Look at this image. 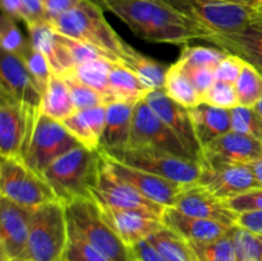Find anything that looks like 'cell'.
Segmentation results:
<instances>
[{
    "label": "cell",
    "instance_id": "obj_1",
    "mask_svg": "<svg viewBox=\"0 0 262 261\" xmlns=\"http://www.w3.org/2000/svg\"><path fill=\"white\" fill-rule=\"evenodd\" d=\"M105 10L117 15L137 37L148 42L184 48L191 41H206L210 36L164 0H107Z\"/></svg>",
    "mask_w": 262,
    "mask_h": 261
},
{
    "label": "cell",
    "instance_id": "obj_2",
    "mask_svg": "<svg viewBox=\"0 0 262 261\" xmlns=\"http://www.w3.org/2000/svg\"><path fill=\"white\" fill-rule=\"evenodd\" d=\"M101 164L100 150H90L81 145L54 161L42 177L56 200L66 205L73 200L92 197L91 191L97 183Z\"/></svg>",
    "mask_w": 262,
    "mask_h": 261
},
{
    "label": "cell",
    "instance_id": "obj_3",
    "mask_svg": "<svg viewBox=\"0 0 262 261\" xmlns=\"http://www.w3.org/2000/svg\"><path fill=\"white\" fill-rule=\"evenodd\" d=\"M105 10L89 0H82L69 12L51 20L58 32L99 50L114 63H122L123 42L104 15Z\"/></svg>",
    "mask_w": 262,
    "mask_h": 261
},
{
    "label": "cell",
    "instance_id": "obj_4",
    "mask_svg": "<svg viewBox=\"0 0 262 261\" xmlns=\"http://www.w3.org/2000/svg\"><path fill=\"white\" fill-rule=\"evenodd\" d=\"M69 241L68 217L63 202L35 207L23 261H66Z\"/></svg>",
    "mask_w": 262,
    "mask_h": 261
},
{
    "label": "cell",
    "instance_id": "obj_5",
    "mask_svg": "<svg viewBox=\"0 0 262 261\" xmlns=\"http://www.w3.org/2000/svg\"><path fill=\"white\" fill-rule=\"evenodd\" d=\"M66 210L69 224L110 261H136L132 248L107 224L94 197L73 200Z\"/></svg>",
    "mask_w": 262,
    "mask_h": 261
},
{
    "label": "cell",
    "instance_id": "obj_6",
    "mask_svg": "<svg viewBox=\"0 0 262 261\" xmlns=\"http://www.w3.org/2000/svg\"><path fill=\"white\" fill-rule=\"evenodd\" d=\"M100 153L128 166L148 171L181 184L196 183L201 176V161L182 158L156 148L128 146L119 151H113V153L100 151Z\"/></svg>",
    "mask_w": 262,
    "mask_h": 261
},
{
    "label": "cell",
    "instance_id": "obj_7",
    "mask_svg": "<svg viewBox=\"0 0 262 261\" xmlns=\"http://www.w3.org/2000/svg\"><path fill=\"white\" fill-rule=\"evenodd\" d=\"M199 27L212 33L239 31L252 25L253 8L222 0H164Z\"/></svg>",
    "mask_w": 262,
    "mask_h": 261
},
{
    "label": "cell",
    "instance_id": "obj_8",
    "mask_svg": "<svg viewBox=\"0 0 262 261\" xmlns=\"http://www.w3.org/2000/svg\"><path fill=\"white\" fill-rule=\"evenodd\" d=\"M78 146H81V142L64 127L63 123L41 112L22 159L33 171L42 176L54 161Z\"/></svg>",
    "mask_w": 262,
    "mask_h": 261
},
{
    "label": "cell",
    "instance_id": "obj_9",
    "mask_svg": "<svg viewBox=\"0 0 262 261\" xmlns=\"http://www.w3.org/2000/svg\"><path fill=\"white\" fill-rule=\"evenodd\" d=\"M0 196L27 207H37L56 200L43 177L33 171L20 158H2Z\"/></svg>",
    "mask_w": 262,
    "mask_h": 261
},
{
    "label": "cell",
    "instance_id": "obj_10",
    "mask_svg": "<svg viewBox=\"0 0 262 261\" xmlns=\"http://www.w3.org/2000/svg\"><path fill=\"white\" fill-rule=\"evenodd\" d=\"M41 110L28 109L7 92L0 91V154L20 158Z\"/></svg>",
    "mask_w": 262,
    "mask_h": 261
},
{
    "label": "cell",
    "instance_id": "obj_11",
    "mask_svg": "<svg viewBox=\"0 0 262 261\" xmlns=\"http://www.w3.org/2000/svg\"><path fill=\"white\" fill-rule=\"evenodd\" d=\"M128 146L156 148L182 158L194 159L145 100H141L135 105L132 133Z\"/></svg>",
    "mask_w": 262,
    "mask_h": 261
},
{
    "label": "cell",
    "instance_id": "obj_12",
    "mask_svg": "<svg viewBox=\"0 0 262 261\" xmlns=\"http://www.w3.org/2000/svg\"><path fill=\"white\" fill-rule=\"evenodd\" d=\"M102 156V155H101ZM91 196L102 207L117 210H142L163 216L165 206L151 201L137 191L135 187L118 178L102 158L101 169L96 186L92 188Z\"/></svg>",
    "mask_w": 262,
    "mask_h": 261
},
{
    "label": "cell",
    "instance_id": "obj_13",
    "mask_svg": "<svg viewBox=\"0 0 262 261\" xmlns=\"http://www.w3.org/2000/svg\"><path fill=\"white\" fill-rule=\"evenodd\" d=\"M262 156V141L230 130L202 148L201 165L217 169L227 165L251 164Z\"/></svg>",
    "mask_w": 262,
    "mask_h": 261
},
{
    "label": "cell",
    "instance_id": "obj_14",
    "mask_svg": "<svg viewBox=\"0 0 262 261\" xmlns=\"http://www.w3.org/2000/svg\"><path fill=\"white\" fill-rule=\"evenodd\" d=\"M35 207L18 205L0 196V251L2 261L23 260Z\"/></svg>",
    "mask_w": 262,
    "mask_h": 261
},
{
    "label": "cell",
    "instance_id": "obj_15",
    "mask_svg": "<svg viewBox=\"0 0 262 261\" xmlns=\"http://www.w3.org/2000/svg\"><path fill=\"white\" fill-rule=\"evenodd\" d=\"M102 155V154H101ZM107 168L115 174L119 179L124 181L125 183L135 187L140 193L147 197L151 201L161 205L165 207H171L174 205L177 196L182 192L186 184L177 183V182L169 181L163 177L155 176L148 171L140 170V169L132 168L115 159L102 155Z\"/></svg>",
    "mask_w": 262,
    "mask_h": 261
},
{
    "label": "cell",
    "instance_id": "obj_16",
    "mask_svg": "<svg viewBox=\"0 0 262 261\" xmlns=\"http://www.w3.org/2000/svg\"><path fill=\"white\" fill-rule=\"evenodd\" d=\"M145 101L152 107L154 112L179 138L189 155L201 161L202 147L197 140L188 107L178 104L166 95L164 90H152L145 97Z\"/></svg>",
    "mask_w": 262,
    "mask_h": 261
},
{
    "label": "cell",
    "instance_id": "obj_17",
    "mask_svg": "<svg viewBox=\"0 0 262 261\" xmlns=\"http://www.w3.org/2000/svg\"><path fill=\"white\" fill-rule=\"evenodd\" d=\"M171 207L202 219L214 220L222 224L234 227L239 215L233 211L224 200L219 199L204 186L196 183L186 184L181 193L177 196Z\"/></svg>",
    "mask_w": 262,
    "mask_h": 261
},
{
    "label": "cell",
    "instance_id": "obj_18",
    "mask_svg": "<svg viewBox=\"0 0 262 261\" xmlns=\"http://www.w3.org/2000/svg\"><path fill=\"white\" fill-rule=\"evenodd\" d=\"M0 77V91L7 92L28 109L41 110L42 94L20 56L2 51Z\"/></svg>",
    "mask_w": 262,
    "mask_h": 261
},
{
    "label": "cell",
    "instance_id": "obj_19",
    "mask_svg": "<svg viewBox=\"0 0 262 261\" xmlns=\"http://www.w3.org/2000/svg\"><path fill=\"white\" fill-rule=\"evenodd\" d=\"M197 183L224 201L237 194L262 187L250 164L227 165L217 169L202 166L201 176Z\"/></svg>",
    "mask_w": 262,
    "mask_h": 261
},
{
    "label": "cell",
    "instance_id": "obj_20",
    "mask_svg": "<svg viewBox=\"0 0 262 261\" xmlns=\"http://www.w3.org/2000/svg\"><path fill=\"white\" fill-rule=\"evenodd\" d=\"M100 210H101L102 216L106 220L107 224L114 229L120 240L129 247L141 241L147 240L148 237L165 227L160 215L150 211L117 210L102 206H100Z\"/></svg>",
    "mask_w": 262,
    "mask_h": 261
},
{
    "label": "cell",
    "instance_id": "obj_21",
    "mask_svg": "<svg viewBox=\"0 0 262 261\" xmlns=\"http://www.w3.org/2000/svg\"><path fill=\"white\" fill-rule=\"evenodd\" d=\"M164 225L189 243L206 245L227 235L233 228L214 220L184 214L174 207H165L161 216Z\"/></svg>",
    "mask_w": 262,
    "mask_h": 261
},
{
    "label": "cell",
    "instance_id": "obj_22",
    "mask_svg": "<svg viewBox=\"0 0 262 261\" xmlns=\"http://www.w3.org/2000/svg\"><path fill=\"white\" fill-rule=\"evenodd\" d=\"M207 42L216 45L220 50L233 54L262 73V27L251 25L239 31L227 33H212Z\"/></svg>",
    "mask_w": 262,
    "mask_h": 261
},
{
    "label": "cell",
    "instance_id": "obj_23",
    "mask_svg": "<svg viewBox=\"0 0 262 261\" xmlns=\"http://www.w3.org/2000/svg\"><path fill=\"white\" fill-rule=\"evenodd\" d=\"M135 105L113 101L106 105V123L100 140V151L113 153L128 147L130 141Z\"/></svg>",
    "mask_w": 262,
    "mask_h": 261
},
{
    "label": "cell",
    "instance_id": "obj_24",
    "mask_svg": "<svg viewBox=\"0 0 262 261\" xmlns=\"http://www.w3.org/2000/svg\"><path fill=\"white\" fill-rule=\"evenodd\" d=\"M188 110L197 140L202 148L232 130L229 109L201 102L196 106L188 107Z\"/></svg>",
    "mask_w": 262,
    "mask_h": 261
},
{
    "label": "cell",
    "instance_id": "obj_25",
    "mask_svg": "<svg viewBox=\"0 0 262 261\" xmlns=\"http://www.w3.org/2000/svg\"><path fill=\"white\" fill-rule=\"evenodd\" d=\"M61 123L81 145L90 150H99L106 123V105L78 110Z\"/></svg>",
    "mask_w": 262,
    "mask_h": 261
},
{
    "label": "cell",
    "instance_id": "obj_26",
    "mask_svg": "<svg viewBox=\"0 0 262 261\" xmlns=\"http://www.w3.org/2000/svg\"><path fill=\"white\" fill-rule=\"evenodd\" d=\"M120 60L125 67L135 72L141 81L152 91V90H164L166 81V73L170 66H164L148 56L143 55L138 50L123 42Z\"/></svg>",
    "mask_w": 262,
    "mask_h": 261
},
{
    "label": "cell",
    "instance_id": "obj_27",
    "mask_svg": "<svg viewBox=\"0 0 262 261\" xmlns=\"http://www.w3.org/2000/svg\"><path fill=\"white\" fill-rule=\"evenodd\" d=\"M109 82L113 101L136 105L145 100L146 95L151 91L140 77L123 63H113Z\"/></svg>",
    "mask_w": 262,
    "mask_h": 261
},
{
    "label": "cell",
    "instance_id": "obj_28",
    "mask_svg": "<svg viewBox=\"0 0 262 261\" xmlns=\"http://www.w3.org/2000/svg\"><path fill=\"white\" fill-rule=\"evenodd\" d=\"M114 61L106 58H97L92 60L78 64L71 71L67 72V76H72L78 81L83 82L87 86L96 90L105 99L106 104L113 102L112 91H110V69ZM61 74V76H64Z\"/></svg>",
    "mask_w": 262,
    "mask_h": 261
},
{
    "label": "cell",
    "instance_id": "obj_29",
    "mask_svg": "<svg viewBox=\"0 0 262 261\" xmlns=\"http://www.w3.org/2000/svg\"><path fill=\"white\" fill-rule=\"evenodd\" d=\"M41 112L48 117L63 122L77 112L66 82L58 74L51 76L48 90L42 99Z\"/></svg>",
    "mask_w": 262,
    "mask_h": 261
},
{
    "label": "cell",
    "instance_id": "obj_30",
    "mask_svg": "<svg viewBox=\"0 0 262 261\" xmlns=\"http://www.w3.org/2000/svg\"><path fill=\"white\" fill-rule=\"evenodd\" d=\"M164 91L170 99L186 107H193L202 102L201 95L178 63L169 67Z\"/></svg>",
    "mask_w": 262,
    "mask_h": 261
},
{
    "label": "cell",
    "instance_id": "obj_31",
    "mask_svg": "<svg viewBox=\"0 0 262 261\" xmlns=\"http://www.w3.org/2000/svg\"><path fill=\"white\" fill-rule=\"evenodd\" d=\"M147 240L158 248L166 261H197L191 243L169 228L164 227Z\"/></svg>",
    "mask_w": 262,
    "mask_h": 261
},
{
    "label": "cell",
    "instance_id": "obj_32",
    "mask_svg": "<svg viewBox=\"0 0 262 261\" xmlns=\"http://www.w3.org/2000/svg\"><path fill=\"white\" fill-rule=\"evenodd\" d=\"M234 86L241 106L255 107L262 99V73L247 61Z\"/></svg>",
    "mask_w": 262,
    "mask_h": 261
},
{
    "label": "cell",
    "instance_id": "obj_33",
    "mask_svg": "<svg viewBox=\"0 0 262 261\" xmlns=\"http://www.w3.org/2000/svg\"><path fill=\"white\" fill-rule=\"evenodd\" d=\"M31 45L30 38H26L20 32L17 20L2 12L0 18V46L2 51L20 56L28 46Z\"/></svg>",
    "mask_w": 262,
    "mask_h": 261
},
{
    "label": "cell",
    "instance_id": "obj_34",
    "mask_svg": "<svg viewBox=\"0 0 262 261\" xmlns=\"http://www.w3.org/2000/svg\"><path fill=\"white\" fill-rule=\"evenodd\" d=\"M233 228L227 235L206 245L191 243L197 261H235Z\"/></svg>",
    "mask_w": 262,
    "mask_h": 261
},
{
    "label": "cell",
    "instance_id": "obj_35",
    "mask_svg": "<svg viewBox=\"0 0 262 261\" xmlns=\"http://www.w3.org/2000/svg\"><path fill=\"white\" fill-rule=\"evenodd\" d=\"M233 241L235 261H262V246L257 234L235 225Z\"/></svg>",
    "mask_w": 262,
    "mask_h": 261
},
{
    "label": "cell",
    "instance_id": "obj_36",
    "mask_svg": "<svg viewBox=\"0 0 262 261\" xmlns=\"http://www.w3.org/2000/svg\"><path fill=\"white\" fill-rule=\"evenodd\" d=\"M232 130L262 141V118L255 107L235 106L230 109Z\"/></svg>",
    "mask_w": 262,
    "mask_h": 261
},
{
    "label": "cell",
    "instance_id": "obj_37",
    "mask_svg": "<svg viewBox=\"0 0 262 261\" xmlns=\"http://www.w3.org/2000/svg\"><path fill=\"white\" fill-rule=\"evenodd\" d=\"M20 58L23 59V61L27 66L28 71L32 74L33 79H35L36 84H37L38 90H40L43 97L46 90H48L51 76H53V71H51L49 60L42 53H40V51L33 48L32 44L20 55Z\"/></svg>",
    "mask_w": 262,
    "mask_h": 261
},
{
    "label": "cell",
    "instance_id": "obj_38",
    "mask_svg": "<svg viewBox=\"0 0 262 261\" xmlns=\"http://www.w3.org/2000/svg\"><path fill=\"white\" fill-rule=\"evenodd\" d=\"M60 77L64 79L67 87H68L69 94H71L77 112L89 109V107L99 106V105H107L104 97L92 87L87 86L83 82L78 81V79L72 76L64 74V76Z\"/></svg>",
    "mask_w": 262,
    "mask_h": 261
},
{
    "label": "cell",
    "instance_id": "obj_39",
    "mask_svg": "<svg viewBox=\"0 0 262 261\" xmlns=\"http://www.w3.org/2000/svg\"><path fill=\"white\" fill-rule=\"evenodd\" d=\"M69 241L66 252V261H110L94 246L90 245L68 223Z\"/></svg>",
    "mask_w": 262,
    "mask_h": 261
},
{
    "label": "cell",
    "instance_id": "obj_40",
    "mask_svg": "<svg viewBox=\"0 0 262 261\" xmlns=\"http://www.w3.org/2000/svg\"><path fill=\"white\" fill-rule=\"evenodd\" d=\"M228 53L220 49H210L205 46H189L186 45L182 49L181 56L178 60L192 66L205 67V68L216 69L220 61L227 56Z\"/></svg>",
    "mask_w": 262,
    "mask_h": 261
},
{
    "label": "cell",
    "instance_id": "obj_41",
    "mask_svg": "<svg viewBox=\"0 0 262 261\" xmlns=\"http://www.w3.org/2000/svg\"><path fill=\"white\" fill-rule=\"evenodd\" d=\"M202 102L229 110L239 106L234 83L224 81H215L206 94L202 96Z\"/></svg>",
    "mask_w": 262,
    "mask_h": 261
},
{
    "label": "cell",
    "instance_id": "obj_42",
    "mask_svg": "<svg viewBox=\"0 0 262 261\" xmlns=\"http://www.w3.org/2000/svg\"><path fill=\"white\" fill-rule=\"evenodd\" d=\"M177 63L181 66V68L183 69L184 73L187 74L191 82L193 83V86L196 87V90L199 91V94L202 96L207 92V90L212 86V83L215 82V74L214 69L205 68V67H199V66H192V64L183 63V61L178 60Z\"/></svg>",
    "mask_w": 262,
    "mask_h": 261
},
{
    "label": "cell",
    "instance_id": "obj_43",
    "mask_svg": "<svg viewBox=\"0 0 262 261\" xmlns=\"http://www.w3.org/2000/svg\"><path fill=\"white\" fill-rule=\"evenodd\" d=\"M225 202L238 215L243 212L262 211V187L230 197L225 200Z\"/></svg>",
    "mask_w": 262,
    "mask_h": 261
},
{
    "label": "cell",
    "instance_id": "obj_44",
    "mask_svg": "<svg viewBox=\"0 0 262 261\" xmlns=\"http://www.w3.org/2000/svg\"><path fill=\"white\" fill-rule=\"evenodd\" d=\"M246 61L242 58L233 54H227L224 59L215 69V81H224L229 83H235L245 67Z\"/></svg>",
    "mask_w": 262,
    "mask_h": 261
},
{
    "label": "cell",
    "instance_id": "obj_45",
    "mask_svg": "<svg viewBox=\"0 0 262 261\" xmlns=\"http://www.w3.org/2000/svg\"><path fill=\"white\" fill-rule=\"evenodd\" d=\"M20 2H22L23 12H25L26 26L48 20L42 0H20Z\"/></svg>",
    "mask_w": 262,
    "mask_h": 261
},
{
    "label": "cell",
    "instance_id": "obj_46",
    "mask_svg": "<svg viewBox=\"0 0 262 261\" xmlns=\"http://www.w3.org/2000/svg\"><path fill=\"white\" fill-rule=\"evenodd\" d=\"M81 2L82 0H42L48 22H51L59 15L72 10L81 4Z\"/></svg>",
    "mask_w": 262,
    "mask_h": 261
},
{
    "label": "cell",
    "instance_id": "obj_47",
    "mask_svg": "<svg viewBox=\"0 0 262 261\" xmlns=\"http://www.w3.org/2000/svg\"><path fill=\"white\" fill-rule=\"evenodd\" d=\"M130 248L136 261H166V258L148 240L141 241Z\"/></svg>",
    "mask_w": 262,
    "mask_h": 261
},
{
    "label": "cell",
    "instance_id": "obj_48",
    "mask_svg": "<svg viewBox=\"0 0 262 261\" xmlns=\"http://www.w3.org/2000/svg\"><path fill=\"white\" fill-rule=\"evenodd\" d=\"M237 225L255 233V234L262 235V211L243 212V214H239Z\"/></svg>",
    "mask_w": 262,
    "mask_h": 261
},
{
    "label": "cell",
    "instance_id": "obj_49",
    "mask_svg": "<svg viewBox=\"0 0 262 261\" xmlns=\"http://www.w3.org/2000/svg\"><path fill=\"white\" fill-rule=\"evenodd\" d=\"M2 12L7 13L15 20L25 22V12L20 0H2Z\"/></svg>",
    "mask_w": 262,
    "mask_h": 261
},
{
    "label": "cell",
    "instance_id": "obj_50",
    "mask_svg": "<svg viewBox=\"0 0 262 261\" xmlns=\"http://www.w3.org/2000/svg\"><path fill=\"white\" fill-rule=\"evenodd\" d=\"M250 165H251V168H252L253 174H255V177L257 178V181L260 182L261 186H262V156L261 158H258L257 160L252 161Z\"/></svg>",
    "mask_w": 262,
    "mask_h": 261
},
{
    "label": "cell",
    "instance_id": "obj_51",
    "mask_svg": "<svg viewBox=\"0 0 262 261\" xmlns=\"http://www.w3.org/2000/svg\"><path fill=\"white\" fill-rule=\"evenodd\" d=\"M252 25L261 26L262 27V0L256 5V7H253Z\"/></svg>",
    "mask_w": 262,
    "mask_h": 261
},
{
    "label": "cell",
    "instance_id": "obj_52",
    "mask_svg": "<svg viewBox=\"0 0 262 261\" xmlns=\"http://www.w3.org/2000/svg\"><path fill=\"white\" fill-rule=\"evenodd\" d=\"M222 2L232 3V4H238V5H246V7H256L261 0H222Z\"/></svg>",
    "mask_w": 262,
    "mask_h": 261
},
{
    "label": "cell",
    "instance_id": "obj_53",
    "mask_svg": "<svg viewBox=\"0 0 262 261\" xmlns=\"http://www.w3.org/2000/svg\"><path fill=\"white\" fill-rule=\"evenodd\" d=\"M89 2L94 3V4H96V5H97V7L102 8V9L105 10V4H106L107 0H89Z\"/></svg>",
    "mask_w": 262,
    "mask_h": 261
},
{
    "label": "cell",
    "instance_id": "obj_54",
    "mask_svg": "<svg viewBox=\"0 0 262 261\" xmlns=\"http://www.w3.org/2000/svg\"><path fill=\"white\" fill-rule=\"evenodd\" d=\"M255 110L258 113V114L261 115V118H262V99L257 102V105L255 106Z\"/></svg>",
    "mask_w": 262,
    "mask_h": 261
},
{
    "label": "cell",
    "instance_id": "obj_55",
    "mask_svg": "<svg viewBox=\"0 0 262 261\" xmlns=\"http://www.w3.org/2000/svg\"><path fill=\"white\" fill-rule=\"evenodd\" d=\"M8 261H23V260H20V258H12V260H8Z\"/></svg>",
    "mask_w": 262,
    "mask_h": 261
},
{
    "label": "cell",
    "instance_id": "obj_56",
    "mask_svg": "<svg viewBox=\"0 0 262 261\" xmlns=\"http://www.w3.org/2000/svg\"><path fill=\"white\" fill-rule=\"evenodd\" d=\"M260 237V241H261V246H262V235H258Z\"/></svg>",
    "mask_w": 262,
    "mask_h": 261
}]
</instances>
